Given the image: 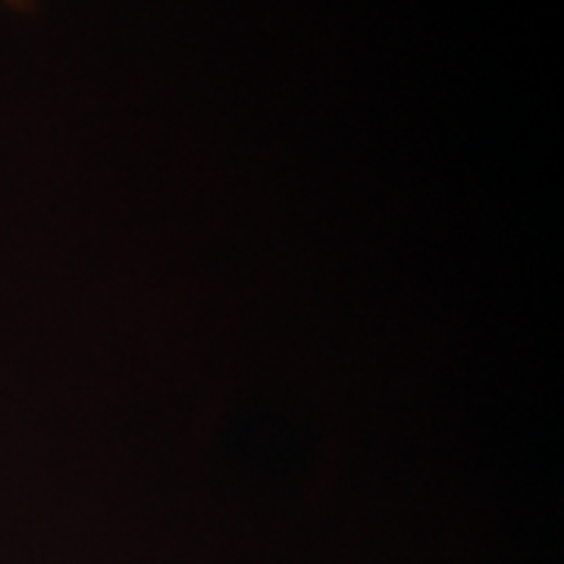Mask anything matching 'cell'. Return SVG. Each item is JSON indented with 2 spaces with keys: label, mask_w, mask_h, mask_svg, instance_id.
I'll list each match as a JSON object with an SVG mask.
<instances>
[{
  "label": "cell",
  "mask_w": 564,
  "mask_h": 564,
  "mask_svg": "<svg viewBox=\"0 0 564 564\" xmlns=\"http://www.w3.org/2000/svg\"><path fill=\"white\" fill-rule=\"evenodd\" d=\"M7 7H13V10H35V3L39 0H3Z\"/></svg>",
  "instance_id": "1"
}]
</instances>
